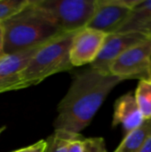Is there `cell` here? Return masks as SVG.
<instances>
[{"instance_id": "cell-1", "label": "cell", "mask_w": 151, "mask_h": 152, "mask_svg": "<svg viewBox=\"0 0 151 152\" xmlns=\"http://www.w3.org/2000/svg\"><path fill=\"white\" fill-rule=\"evenodd\" d=\"M122 81L91 67L77 74L58 104V115L53 123L55 130L79 134L91 124L109 93Z\"/></svg>"}, {"instance_id": "cell-2", "label": "cell", "mask_w": 151, "mask_h": 152, "mask_svg": "<svg viewBox=\"0 0 151 152\" xmlns=\"http://www.w3.org/2000/svg\"><path fill=\"white\" fill-rule=\"evenodd\" d=\"M4 29V52L14 53L64 33L34 0L19 12L1 23Z\"/></svg>"}, {"instance_id": "cell-3", "label": "cell", "mask_w": 151, "mask_h": 152, "mask_svg": "<svg viewBox=\"0 0 151 152\" xmlns=\"http://www.w3.org/2000/svg\"><path fill=\"white\" fill-rule=\"evenodd\" d=\"M75 33L61 34L36 53L19 74V90L36 86L56 73L73 69L69 61V49Z\"/></svg>"}, {"instance_id": "cell-4", "label": "cell", "mask_w": 151, "mask_h": 152, "mask_svg": "<svg viewBox=\"0 0 151 152\" xmlns=\"http://www.w3.org/2000/svg\"><path fill=\"white\" fill-rule=\"evenodd\" d=\"M62 32H77L93 16L96 0H34Z\"/></svg>"}, {"instance_id": "cell-5", "label": "cell", "mask_w": 151, "mask_h": 152, "mask_svg": "<svg viewBox=\"0 0 151 152\" xmlns=\"http://www.w3.org/2000/svg\"><path fill=\"white\" fill-rule=\"evenodd\" d=\"M109 72L122 80L151 79V37L120 54Z\"/></svg>"}, {"instance_id": "cell-6", "label": "cell", "mask_w": 151, "mask_h": 152, "mask_svg": "<svg viewBox=\"0 0 151 152\" xmlns=\"http://www.w3.org/2000/svg\"><path fill=\"white\" fill-rule=\"evenodd\" d=\"M138 0H96V8L87 28L106 35L116 33L125 22Z\"/></svg>"}, {"instance_id": "cell-7", "label": "cell", "mask_w": 151, "mask_h": 152, "mask_svg": "<svg viewBox=\"0 0 151 152\" xmlns=\"http://www.w3.org/2000/svg\"><path fill=\"white\" fill-rule=\"evenodd\" d=\"M106 37V34L87 27L77 31L69 49V61L73 68L91 65L101 52Z\"/></svg>"}, {"instance_id": "cell-8", "label": "cell", "mask_w": 151, "mask_h": 152, "mask_svg": "<svg viewBox=\"0 0 151 152\" xmlns=\"http://www.w3.org/2000/svg\"><path fill=\"white\" fill-rule=\"evenodd\" d=\"M150 36L141 33H114L107 35L104 44L91 68L100 72L109 74L110 64L124 52L146 40Z\"/></svg>"}, {"instance_id": "cell-9", "label": "cell", "mask_w": 151, "mask_h": 152, "mask_svg": "<svg viewBox=\"0 0 151 152\" xmlns=\"http://www.w3.org/2000/svg\"><path fill=\"white\" fill-rule=\"evenodd\" d=\"M50 40L14 53L5 54L0 59V94L19 90L20 70L25 68L36 53Z\"/></svg>"}, {"instance_id": "cell-10", "label": "cell", "mask_w": 151, "mask_h": 152, "mask_svg": "<svg viewBox=\"0 0 151 152\" xmlns=\"http://www.w3.org/2000/svg\"><path fill=\"white\" fill-rule=\"evenodd\" d=\"M143 121L144 118L138 108L133 93L124 94L116 101L112 121L113 127L122 125L125 134H127L138 128Z\"/></svg>"}, {"instance_id": "cell-11", "label": "cell", "mask_w": 151, "mask_h": 152, "mask_svg": "<svg viewBox=\"0 0 151 152\" xmlns=\"http://www.w3.org/2000/svg\"><path fill=\"white\" fill-rule=\"evenodd\" d=\"M116 33H141L151 37V0H138L125 22Z\"/></svg>"}, {"instance_id": "cell-12", "label": "cell", "mask_w": 151, "mask_h": 152, "mask_svg": "<svg viewBox=\"0 0 151 152\" xmlns=\"http://www.w3.org/2000/svg\"><path fill=\"white\" fill-rule=\"evenodd\" d=\"M151 137V119H144L136 129L125 134L114 152H139Z\"/></svg>"}, {"instance_id": "cell-13", "label": "cell", "mask_w": 151, "mask_h": 152, "mask_svg": "<svg viewBox=\"0 0 151 152\" xmlns=\"http://www.w3.org/2000/svg\"><path fill=\"white\" fill-rule=\"evenodd\" d=\"M134 97L144 119H151V79L139 81Z\"/></svg>"}, {"instance_id": "cell-14", "label": "cell", "mask_w": 151, "mask_h": 152, "mask_svg": "<svg viewBox=\"0 0 151 152\" xmlns=\"http://www.w3.org/2000/svg\"><path fill=\"white\" fill-rule=\"evenodd\" d=\"M79 134L69 133L61 130L54 132L45 140V149L44 152H67L69 144Z\"/></svg>"}, {"instance_id": "cell-15", "label": "cell", "mask_w": 151, "mask_h": 152, "mask_svg": "<svg viewBox=\"0 0 151 152\" xmlns=\"http://www.w3.org/2000/svg\"><path fill=\"white\" fill-rule=\"evenodd\" d=\"M29 0H0V23L22 10Z\"/></svg>"}, {"instance_id": "cell-16", "label": "cell", "mask_w": 151, "mask_h": 152, "mask_svg": "<svg viewBox=\"0 0 151 152\" xmlns=\"http://www.w3.org/2000/svg\"><path fill=\"white\" fill-rule=\"evenodd\" d=\"M83 152H107L104 139L101 137L85 138Z\"/></svg>"}, {"instance_id": "cell-17", "label": "cell", "mask_w": 151, "mask_h": 152, "mask_svg": "<svg viewBox=\"0 0 151 152\" xmlns=\"http://www.w3.org/2000/svg\"><path fill=\"white\" fill-rule=\"evenodd\" d=\"M84 140L85 138L80 134L74 139L68 146L67 152H83L84 151Z\"/></svg>"}, {"instance_id": "cell-18", "label": "cell", "mask_w": 151, "mask_h": 152, "mask_svg": "<svg viewBox=\"0 0 151 152\" xmlns=\"http://www.w3.org/2000/svg\"><path fill=\"white\" fill-rule=\"evenodd\" d=\"M44 149H45V140H41L28 146L26 152H44Z\"/></svg>"}, {"instance_id": "cell-19", "label": "cell", "mask_w": 151, "mask_h": 152, "mask_svg": "<svg viewBox=\"0 0 151 152\" xmlns=\"http://www.w3.org/2000/svg\"><path fill=\"white\" fill-rule=\"evenodd\" d=\"M4 55H5V53L4 52V29L0 23V59Z\"/></svg>"}, {"instance_id": "cell-20", "label": "cell", "mask_w": 151, "mask_h": 152, "mask_svg": "<svg viewBox=\"0 0 151 152\" xmlns=\"http://www.w3.org/2000/svg\"><path fill=\"white\" fill-rule=\"evenodd\" d=\"M139 152H151V137L146 142L144 146Z\"/></svg>"}, {"instance_id": "cell-21", "label": "cell", "mask_w": 151, "mask_h": 152, "mask_svg": "<svg viewBox=\"0 0 151 152\" xmlns=\"http://www.w3.org/2000/svg\"><path fill=\"white\" fill-rule=\"evenodd\" d=\"M27 150H28V147H25V148H21V149H19V150H16V151L12 152H26Z\"/></svg>"}, {"instance_id": "cell-22", "label": "cell", "mask_w": 151, "mask_h": 152, "mask_svg": "<svg viewBox=\"0 0 151 152\" xmlns=\"http://www.w3.org/2000/svg\"><path fill=\"white\" fill-rule=\"evenodd\" d=\"M4 129H5V126H2V127H0V136H1V134H2V133L4 131Z\"/></svg>"}]
</instances>
